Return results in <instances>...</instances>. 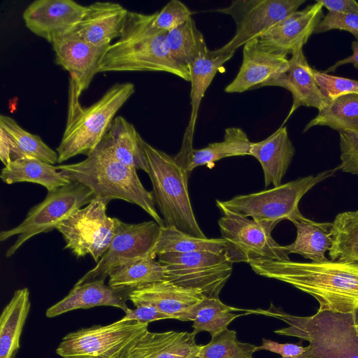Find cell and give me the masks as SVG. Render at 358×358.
Listing matches in <instances>:
<instances>
[{
    "mask_svg": "<svg viewBox=\"0 0 358 358\" xmlns=\"http://www.w3.org/2000/svg\"><path fill=\"white\" fill-rule=\"evenodd\" d=\"M306 0H236L216 11L232 17L236 32L216 55L235 52L248 42L258 38L278 22L296 12Z\"/></svg>",
    "mask_w": 358,
    "mask_h": 358,
    "instance_id": "cell-13",
    "label": "cell"
},
{
    "mask_svg": "<svg viewBox=\"0 0 358 358\" xmlns=\"http://www.w3.org/2000/svg\"><path fill=\"white\" fill-rule=\"evenodd\" d=\"M260 310L278 318L288 327L274 331L281 336L308 341L307 350L299 358H358V315L317 310L311 316H295L273 307Z\"/></svg>",
    "mask_w": 358,
    "mask_h": 358,
    "instance_id": "cell-5",
    "label": "cell"
},
{
    "mask_svg": "<svg viewBox=\"0 0 358 358\" xmlns=\"http://www.w3.org/2000/svg\"><path fill=\"white\" fill-rule=\"evenodd\" d=\"M331 261L358 262V210L339 213L332 222Z\"/></svg>",
    "mask_w": 358,
    "mask_h": 358,
    "instance_id": "cell-35",
    "label": "cell"
},
{
    "mask_svg": "<svg viewBox=\"0 0 358 358\" xmlns=\"http://www.w3.org/2000/svg\"><path fill=\"white\" fill-rule=\"evenodd\" d=\"M295 153L287 127L281 125L268 138L251 143L249 155L256 158L264 172L265 187H277L287 172Z\"/></svg>",
    "mask_w": 358,
    "mask_h": 358,
    "instance_id": "cell-25",
    "label": "cell"
},
{
    "mask_svg": "<svg viewBox=\"0 0 358 358\" xmlns=\"http://www.w3.org/2000/svg\"><path fill=\"white\" fill-rule=\"evenodd\" d=\"M315 126H327L339 131H358V92L342 95L328 106L305 126L304 133Z\"/></svg>",
    "mask_w": 358,
    "mask_h": 358,
    "instance_id": "cell-34",
    "label": "cell"
},
{
    "mask_svg": "<svg viewBox=\"0 0 358 358\" xmlns=\"http://www.w3.org/2000/svg\"><path fill=\"white\" fill-rule=\"evenodd\" d=\"M96 197L87 186L72 181L56 190L48 192L43 201L33 206L19 225L0 233L1 242L17 236L13 244L7 250L6 257L13 256L34 236L56 229L62 221Z\"/></svg>",
    "mask_w": 358,
    "mask_h": 358,
    "instance_id": "cell-9",
    "label": "cell"
},
{
    "mask_svg": "<svg viewBox=\"0 0 358 358\" xmlns=\"http://www.w3.org/2000/svg\"><path fill=\"white\" fill-rule=\"evenodd\" d=\"M194 332H150L148 330L130 348L124 358H199L201 348Z\"/></svg>",
    "mask_w": 358,
    "mask_h": 358,
    "instance_id": "cell-24",
    "label": "cell"
},
{
    "mask_svg": "<svg viewBox=\"0 0 358 358\" xmlns=\"http://www.w3.org/2000/svg\"><path fill=\"white\" fill-rule=\"evenodd\" d=\"M257 274L286 282L313 296L317 310L358 315V262L265 260L250 264Z\"/></svg>",
    "mask_w": 358,
    "mask_h": 358,
    "instance_id": "cell-1",
    "label": "cell"
},
{
    "mask_svg": "<svg viewBox=\"0 0 358 358\" xmlns=\"http://www.w3.org/2000/svg\"><path fill=\"white\" fill-rule=\"evenodd\" d=\"M238 310L222 303L219 298L205 297L194 308L191 321L193 332L208 331L211 336L227 329L229 324L241 315L234 313Z\"/></svg>",
    "mask_w": 358,
    "mask_h": 358,
    "instance_id": "cell-37",
    "label": "cell"
},
{
    "mask_svg": "<svg viewBox=\"0 0 358 358\" xmlns=\"http://www.w3.org/2000/svg\"><path fill=\"white\" fill-rule=\"evenodd\" d=\"M108 285L113 288H135L168 280L164 265L152 256L128 262L113 269L109 275Z\"/></svg>",
    "mask_w": 358,
    "mask_h": 358,
    "instance_id": "cell-32",
    "label": "cell"
},
{
    "mask_svg": "<svg viewBox=\"0 0 358 358\" xmlns=\"http://www.w3.org/2000/svg\"><path fill=\"white\" fill-rule=\"evenodd\" d=\"M205 297L196 289L182 287L169 280L138 287L129 294V300L135 306L150 305L170 319L181 321H191L194 307Z\"/></svg>",
    "mask_w": 358,
    "mask_h": 358,
    "instance_id": "cell-19",
    "label": "cell"
},
{
    "mask_svg": "<svg viewBox=\"0 0 358 358\" xmlns=\"http://www.w3.org/2000/svg\"><path fill=\"white\" fill-rule=\"evenodd\" d=\"M148 330V324L123 317L106 325H94L66 334L56 349L62 358H124Z\"/></svg>",
    "mask_w": 358,
    "mask_h": 358,
    "instance_id": "cell-8",
    "label": "cell"
},
{
    "mask_svg": "<svg viewBox=\"0 0 358 358\" xmlns=\"http://www.w3.org/2000/svg\"><path fill=\"white\" fill-rule=\"evenodd\" d=\"M152 27L160 31L168 32L186 22L192 17V12L181 1L172 0L163 8L155 13Z\"/></svg>",
    "mask_w": 358,
    "mask_h": 358,
    "instance_id": "cell-39",
    "label": "cell"
},
{
    "mask_svg": "<svg viewBox=\"0 0 358 358\" xmlns=\"http://www.w3.org/2000/svg\"><path fill=\"white\" fill-rule=\"evenodd\" d=\"M281 358H291V357H282Z\"/></svg>",
    "mask_w": 358,
    "mask_h": 358,
    "instance_id": "cell-47",
    "label": "cell"
},
{
    "mask_svg": "<svg viewBox=\"0 0 358 358\" xmlns=\"http://www.w3.org/2000/svg\"><path fill=\"white\" fill-rule=\"evenodd\" d=\"M57 169L71 181L91 189L97 197L109 201L121 199L136 204L159 226H165L157 210L152 193L142 185L137 169L118 161L101 143L85 159L59 165Z\"/></svg>",
    "mask_w": 358,
    "mask_h": 358,
    "instance_id": "cell-3",
    "label": "cell"
},
{
    "mask_svg": "<svg viewBox=\"0 0 358 358\" xmlns=\"http://www.w3.org/2000/svg\"><path fill=\"white\" fill-rule=\"evenodd\" d=\"M313 74L320 91L330 101L346 94L358 92V80L332 76L313 68Z\"/></svg>",
    "mask_w": 358,
    "mask_h": 358,
    "instance_id": "cell-40",
    "label": "cell"
},
{
    "mask_svg": "<svg viewBox=\"0 0 358 358\" xmlns=\"http://www.w3.org/2000/svg\"><path fill=\"white\" fill-rule=\"evenodd\" d=\"M227 248V241L222 238H198L174 227L164 226L161 227L152 254L155 257L172 252H210L222 254Z\"/></svg>",
    "mask_w": 358,
    "mask_h": 358,
    "instance_id": "cell-33",
    "label": "cell"
},
{
    "mask_svg": "<svg viewBox=\"0 0 358 358\" xmlns=\"http://www.w3.org/2000/svg\"><path fill=\"white\" fill-rule=\"evenodd\" d=\"M352 55L343 59L341 60H339L336 62L334 65L329 67L324 73H330L334 72L336 71V69L346 64H352L353 66L358 69V40L354 41L352 43Z\"/></svg>",
    "mask_w": 358,
    "mask_h": 358,
    "instance_id": "cell-46",
    "label": "cell"
},
{
    "mask_svg": "<svg viewBox=\"0 0 358 358\" xmlns=\"http://www.w3.org/2000/svg\"><path fill=\"white\" fill-rule=\"evenodd\" d=\"M341 163L338 166L343 172L358 175V131H339Z\"/></svg>",
    "mask_w": 358,
    "mask_h": 358,
    "instance_id": "cell-41",
    "label": "cell"
},
{
    "mask_svg": "<svg viewBox=\"0 0 358 358\" xmlns=\"http://www.w3.org/2000/svg\"><path fill=\"white\" fill-rule=\"evenodd\" d=\"M166 40L173 59L187 67L199 55L209 50L192 17L183 24L168 31Z\"/></svg>",
    "mask_w": 358,
    "mask_h": 358,
    "instance_id": "cell-36",
    "label": "cell"
},
{
    "mask_svg": "<svg viewBox=\"0 0 358 358\" xmlns=\"http://www.w3.org/2000/svg\"><path fill=\"white\" fill-rule=\"evenodd\" d=\"M130 309L125 315V318L137 320L140 322L148 323L156 320L170 319L169 316L159 311L152 306L141 304Z\"/></svg>",
    "mask_w": 358,
    "mask_h": 358,
    "instance_id": "cell-44",
    "label": "cell"
},
{
    "mask_svg": "<svg viewBox=\"0 0 358 358\" xmlns=\"http://www.w3.org/2000/svg\"><path fill=\"white\" fill-rule=\"evenodd\" d=\"M329 12L358 15V2L355 0H317Z\"/></svg>",
    "mask_w": 358,
    "mask_h": 358,
    "instance_id": "cell-45",
    "label": "cell"
},
{
    "mask_svg": "<svg viewBox=\"0 0 358 358\" xmlns=\"http://www.w3.org/2000/svg\"><path fill=\"white\" fill-rule=\"evenodd\" d=\"M338 170L336 167L269 189L238 195L224 201L217 200L216 205L258 222L276 224L282 220L292 222L302 215L299 209V203L302 196L315 185L333 176Z\"/></svg>",
    "mask_w": 358,
    "mask_h": 358,
    "instance_id": "cell-7",
    "label": "cell"
},
{
    "mask_svg": "<svg viewBox=\"0 0 358 358\" xmlns=\"http://www.w3.org/2000/svg\"><path fill=\"white\" fill-rule=\"evenodd\" d=\"M217 206L222 215L218 224L222 238L227 243L224 254L230 262L250 264L265 260H289L288 254L271 236L276 223L258 222Z\"/></svg>",
    "mask_w": 358,
    "mask_h": 358,
    "instance_id": "cell-10",
    "label": "cell"
},
{
    "mask_svg": "<svg viewBox=\"0 0 358 358\" xmlns=\"http://www.w3.org/2000/svg\"><path fill=\"white\" fill-rule=\"evenodd\" d=\"M296 229L295 241L282 246L288 255L296 253L314 263L329 261L325 252L332 245V222H318L305 217L303 215L292 222Z\"/></svg>",
    "mask_w": 358,
    "mask_h": 358,
    "instance_id": "cell-27",
    "label": "cell"
},
{
    "mask_svg": "<svg viewBox=\"0 0 358 358\" xmlns=\"http://www.w3.org/2000/svg\"><path fill=\"white\" fill-rule=\"evenodd\" d=\"M134 92L131 83H115L96 102L83 107L75 83L69 78L67 121L56 150L58 163L78 155L88 156L103 138L117 111Z\"/></svg>",
    "mask_w": 358,
    "mask_h": 358,
    "instance_id": "cell-4",
    "label": "cell"
},
{
    "mask_svg": "<svg viewBox=\"0 0 358 358\" xmlns=\"http://www.w3.org/2000/svg\"><path fill=\"white\" fill-rule=\"evenodd\" d=\"M104 282L96 280L75 285L63 299L46 310V316L52 318L76 309L103 306L118 308L127 313L130 308L126 301L132 289L113 288Z\"/></svg>",
    "mask_w": 358,
    "mask_h": 358,
    "instance_id": "cell-23",
    "label": "cell"
},
{
    "mask_svg": "<svg viewBox=\"0 0 358 358\" xmlns=\"http://www.w3.org/2000/svg\"><path fill=\"white\" fill-rule=\"evenodd\" d=\"M323 17L322 6L315 1L278 22L260 36L258 41L270 51L292 55L307 43Z\"/></svg>",
    "mask_w": 358,
    "mask_h": 358,
    "instance_id": "cell-17",
    "label": "cell"
},
{
    "mask_svg": "<svg viewBox=\"0 0 358 358\" xmlns=\"http://www.w3.org/2000/svg\"><path fill=\"white\" fill-rule=\"evenodd\" d=\"M55 62L66 70L80 95L90 86L108 47H98L69 33L52 44Z\"/></svg>",
    "mask_w": 358,
    "mask_h": 358,
    "instance_id": "cell-18",
    "label": "cell"
},
{
    "mask_svg": "<svg viewBox=\"0 0 358 358\" xmlns=\"http://www.w3.org/2000/svg\"><path fill=\"white\" fill-rule=\"evenodd\" d=\"M262 345L257 346L256 352L262 350L271 351L280 355L282 357L299 358L307 350V346L293 343H278L275 341L263 338Z\"/></svg>",
    "mask_w": 358,
    "mask_h": 358,
    "instance_id": "cell-43",
    "label": "cell"
},
{
    "mask_svg": "<svg viewBox=\"0 0 358 358\" xmlns=\"http://www.w3.org/2000/svg\"><path fill=\"white\" fill-rule=\"evenodd\" d=\"M157 257L166 268L168 280L196 289L210 298H219L233 269L224 253L172 252Z\"/></svg>",
    "mask_w": 358,
    "mask_h": 358,
    "instance_id": "cell-12",
    "label": "cell"
},
{
    "mask_svg": "<svg viewBox=\"0 0 358 358\" xmlns=\"http://www.w3.org/2000/svg\"><path fill=\"white\" fill-rule=\"evenodd\" d=\"M289 59L288 69L265 85L285 88L292 94V105L282 126L300 106L313 107L320 112L330 102L318 87L303 48L294 52Z\"/></svg>",
    "mask_w": 358,
    "mask_h": 358,
    "instance_id": "cell-21",
    "label": "cell"
},
{
    "mask_svg": "<svg viewBox=\"0 0 358 358\" xmlns=\"http://www.w3.org/2000/svg\"><path fill=\"white\" fill-rule=\"evenodd\" d=\"M30 306L29 291L24 287L16 290L3 308L0 317V358L15 357Z\"/></svg>",
    "mask_w": 358,
    "mask_h": 358,
    "instance_id": "cell-29",
    "label": "cell"
},
{
    "mask_svg": "<svg viewBox=\"0 0 358 358\" xmlns=\"http://www.w3.org/2000/svg\"><path fill=\"white\" fill-rule=\"evenodd\" d=\"M85 6L72 0H36L24 10L27 28L52 44L70 33L80 22Z\"/></svg>",
    "mask_w": 358,
    "mask_h": 358,
    "instance_id": "cell-15",
    "label": "cell"
},
{
    "mask_svg": "<svg viewBox=\"0 0 358 358\" xmlns=\"http://www.w3.org/2000/svg\"><path fill=\"white\" fill-rule=\"evenodd\" d=\"M128 11L117 3L94 2L85 6L80 22L70 33L93 45L109 46L120 37Z\"/></svg>",
    "mask_w": 358,
    "mask_h": 358,
    "instance_id": "cell-22",
    "label": "cell"
},
{
    "mask_svg": "<svg viewBox=\"0 0 358 358\" xmlns=\"http://www.w3.org/2000/svg\"><path fill=\"white\" fill-rule=\"evenodd\" d=\"M161 226L155 220L129 224L117 218L110 243L96 266L76 285L101 280L105 282L115 268L136 259L153 256Z\"/></svg>",
    "mask_w": 358,
    "mask_h": 358,
    "instance_id": "cell-14",
    "label": "cell"
},
{
    "mask_svg": "<svg viewBox=\"0 0 358 358\" xmlns=\"http://www.w3.org/2000/svg\"><path fill=\"white\" fill-rule=\"evenodd\" d=\"M289 66L287 55L262 47L257 38L243 45V60L239 71L225 88L227 93H241L265 87L270 80L286 71Z\"/></svg>",
    "mask_w": 358,
    "mask_h": 358,
    "instance_id": "cell-16",
    "label": "cell"
},
{
    "mask_svg": "<svg viewBox=\"0 0 358 358\" xmlns=\"http://www.w3.org/2000/svg\"><path fill=\"white\" fill-rule=\"evenodd\" d=\"M357 330H358V324H357Z\"/></svg>",
    "mask_w": 358,
    "mask_h": 358,
    "instance_id": "cell-48",
    "label": "cell"
},
{
    "mask_svg": "<svg viewBox=\"0 0 358 358\" xmlns=\"http://www.w3.org/2000/svg\"><path fill=\"white\" fill-rule=\"evenodd\" d=\"M142 137L135 127L122 116L115 117L101 141L102 146L122 164L148 172Z\"/></svg>",
    "mask_w": 358,
    "mask_h": 358,
    "instance_id": "cell-26",
    "label": "cell"
},
{
    "mask_svg": "<svg viewBox=\"0 0 358 358\" xmlns=\"http://www.w3.org/2000/svg\"><path fill=\"white\" fill-rule=\"evenodd\" d=\"M234 55V52L216 55L213 50H208L199 55L189 66L191 73V114L180 150L174 157L184 170L194 150L193 137L201 101L217 73Z\"/></svg>",
    "mask_w": 358,
    "mask_h": 358,
    "instance_id": "cell-20",
    "label": "cell"
},
{
    "mask_svg": "<svg viewBox=\"0 0 358 358\" xmlns=\"http://www.w3.org/2000/svg\"><path fill=\"white\" fill-rule=\"evenodd\" d=\"M332 29L348 31L358 40V15L328 12L317 25L314 34H320Z\"/></svg>",
    "mask_w": 358,
    "mask_h": 358,
    "instance_id": "cell-42",
    "label": "cell"
},
{
    "mask_svg": "<svg viewBox=\"0 0 358 358\" xmlns=\"http://www.w3.org/2000/svg\"><path fill=\"white\" fill-rule=\"evenodd\" d=\"M0 178L8 185L22 182L37 183L45 187L48 192L71 182L57 170V166L34 157H24L10 162L2 169Z\"/></svg>",
    "mask_w": 358,
    "mask_h": 358,
    "instance_id": "cell-28",
    "label": "cell"
},
{
    "mask_svg": "<svg viewBox=\"0 0 358 358\" xmlns=\"http://www.w3.org/2000/svg\"><path fill=\"white\" fill-rule=\"evenodd\" d=\"M0 128L6 136L10 162L24 157H34L50 164L58 163V154L45 143L40 136L31 134L12 117L1 115Z\"/></svg>",
    "mask_w": 358,
    "mask_h": 358,
    "instance_id": "cell-30",
    "label": "cell"
},
{
    "mask_svg": "<svg viewBox=\"0 0 358 358\" xmlns=\"http://www.w3.org/2000/svg\"><path fill=\"white\" fill-rule=\"evenodd\" d=\"M257 346L238 340L236 331L228 329L212 336L210 341L201 345L199 358H253Z\"/></svg>",
    "mask_w": 358,
    "mask_h": 358,
    "instance_id": "cell-38",
    "label": "cell"
},
{
    "mask_svg": "<svg viewBox=\"0 0 358 358\" xmlns=\"http://www.w3.org/2000/svg\"><path fill=\"white\" fill-rule=\"evenodd\" d=\"M251 143L241 128H227L222 141L209 143L203 148L193 150L185 172L189 177L192 171L198 166H210L226 157L249 155Z\"/></svg>",
    "mask_w": 358,
    "mask_h": 358,
    "instance_id": "cell-31",
    "label": "cell"
},
{
    "mask_svg": "<svg viewBox=\"0 0 358 358\" xmlns=\"http://www.w3.org/2000/svg\"><path fill=\"white\" fill-rule=\"evenodd\" d=\"M110 201L96 197L62 221L56 229L66 242L64 249L77 257L92 256L97 263L107 250L113 236L116 217L106 215Z\"/></svg>",
    "mask_w": 358,
    "mask_h": 358,
    "instance_id": "cell-11",
    "label": "cell"
},
{
    "mask_svg": "<svg viewBox=\"0 0 358 358\" xmlns=\"http://www.w3.org/2000/svg\"><path fill=\"white\" fill-rule=\"evenodd\" d=\"M152 14L128 11L121 36L103 57L99 73L110 71H162L191 80L189 67L173 57L166 33L152 27Z\"/></svg>",
    "mask_w": 358,
    "mask_h": 358,
    "instance_id": "cell-2",
    "label": "cell"
},
{
    "mask_svg": "<svg viewBox=\"0 0 358 358\" xmlns=\"http://www.w3.org/2000/svg\"><path fill=\"white\" fill-rule=\"evenodd\" d=\"M141 145L152 185V195L164 222L189 235L206 238L195 217L188 191V176L174 157L143 138Z\"/></svg>",
    "mask_w": 358,
    "mask_h": 358,
    "instance_id": "cell-6",
    "label": "cell"
}]
</instances>
